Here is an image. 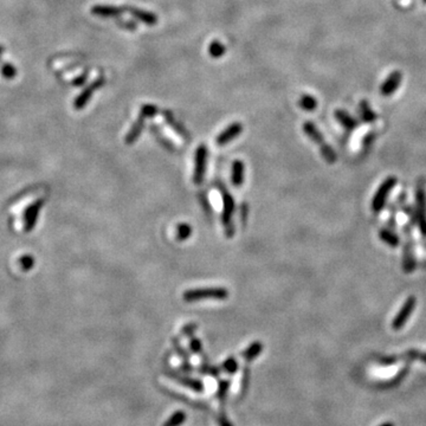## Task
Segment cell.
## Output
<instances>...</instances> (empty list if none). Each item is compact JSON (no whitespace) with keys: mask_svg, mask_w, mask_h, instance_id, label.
<instances>
[{"mask_svg":"<svg viewBox=\"0 0 426 426\" xmlns=\"http://www.w3.org/2000/svg\"><path fill=\"white\" fill-rule=\"evenodd\" d=\"M227 297H229V290L223 286L189 289L183 294L184 301L186 302H197L202 300H226Z\"/></svg>","mask_w":426,"mask_h":426,"instance_id":"cell-1","label":"cell"},{"mask_svg":"<svg viewBox=\"0 0 426 426\" xmlns=\"http://www.w3.org/2000/svg\"><path fill=\"white\" fill-rule=\"evenodd\" d=\"M303 130H304V133L307 134V135L309 136V138L312 139V140L314 141L318 147H320L321 154H322V157L325 158V160L328 163L336 162V159H337L336 153L334 152V149L331 148V146H328V143L326 142L325 138H323L322 133H321L320 130L317 129V127H316L314 123L310 122V121L304 122Z\"/></svg>","mask_w":426,"mask_h":426,"instance_id":"cell-2","label":"cell"},{"mask_svg":"<svg viewBox=\"0 0 426 426\" xmlns=\"http://www.w3.org/2000/svg\"><path fill=\"white\" fill-rule=\"evenodd\" d=\"M221 193V199H223V213H221V221H223L225 235L227 238H231L235 235V226L232 223V216L235 212V200L234 197L230 194V192L223 186L219 185Z\"/></svg>","mask_w":426,"mask_h":426,"instance_id":"cell-3","label":"cell"},{"mask_svg":"<svg viewBox=\"0 0 426 426\" xmlns=\"http://www.w3.org/2000/svg\"><path fill=\"white\" fill-rule=\"evenodd\" d=\"M395 184H396V179L394 176H390V178L386 179L384 183L380 185V187L378 189L376 194H374L373 200H372V210H373L374 212L378 213L382 210V207H384L386 203V199H387V195L390 194L391 191H392L393 187L395 186Z\"/></svg>","mask_w":426,"mask_h":426,"instance_id":"cell-4","label":"cell"},{"mask_svg":"<svg viewBox=\"0 0 426 426\" xmlns=\"http://www.w3.org/2000/svg\"><path fill=\"white\" fill-rule=\"evenodd\" d=\"M416 214L417 223L423 236H426V192L423 185H418L416 189Z\"/></svg>","mask_w":426,"mask_h":426,"instance_id":"cell-5","label":"cell"},{"mask_svg":"<svg viewBox=\"0 0 426 426\" xmlns=\"http://www.w3.org/2000/svg\"><path fill=\"white\" fill-rule=\"evenodd\" d=\"M207 148L205 144H200L195 151L194 172H193V183L200 185L204 180L206 171V160H207Z\"/></svg>","mask_w":426,"mask_h":426,"instance_id":"cell-6","label":"cell"},{"mask_svg":"<svg viewBox=\"0 0 426 426\" xmlns=\"http://www.w3.org/2000/svg\"><path fill=\"white\" fill-rule=\"evenodd\" d=\"M104 83H106V79H104V77H98V79H95V81H94L92 84L88 85V87L85 88V89L83 90L81 94H79V97L75 100V102H74L75 108L82 109L83 107L87 106V103L89 102L90 98H92L93 93L96 92L97 89H100Z\"/></svg>","mask_w":426,"mask_h":426,"instance_id":"cell-7","label":"cell"},{"mask_svg":"<svg viewBox=\"0 0 426 426\" xmlns=\"http://www.w3.org/2000/svg\"><path fill=\"white\" fill-rule=\"evenodd\" d=\"M401 81H403V74H401L399 70L392 71L390 75L387 76V79H385L384 83L381 84V88H380V93H381L382 96L385 97H388V96H392L396 90L399 89L400 87Z\"/></svg>","mask_w":426,"mask_h":426,"instance_id":"cell-8","label":"cell"},{"mask_svg":"<svg viewBox=\"0 0 426 426\" xmlns=\"http://www.w3.org/2000/svg\"><path fill=\"white\" fill-rule=\"evenodd\" d=\"M417 300L414 296L407 297L406 301L404 302L403 307H401L400 312L398 313V315L395 316L394 321H393V328L399 329L401 328L406 323V321L409 320V317L411 316L412 312H413L414 307H416Z\"/></svg>","mask_w":426,"mask_h":426,"instance_id":"cell-9","label":"cell"},{"mask_svg":"<svg viewBox=\"0 0 426 426\" xmlns=\"http://www.w3.org/2000/svg\"><path fill=\"white\" fill-rule=\"evenodd\" d=\"M243 132V125L240 122H234L232 125H230L229 127L225 128V129L219 134L216 138V144L217 146H225V144L230 143L232 140H235L236 138L240 135V133Z\"/></svg>","mask_w":426,"mask_h":426,"instance_id":"cell-10","label":"cell"},{"mask_svg":"<svg viewBox=\"0 0 426 426\" xmlns=\"http://www.w3.org/2000/svg\"><path fill=\"white\" fill-rule=\"evenodd\" d=\"M126 11V7L112 6V5H95L92 7V13L94 16L102 18L119 17Z\"/></svg>","mask_w":426,"mask_h":426,"instance_id":"cell-11","label":"cell"},{"mask_svg":"<svg viewBox=\"0 0 426 426\" xmlns=\"http://www.w3.org/2000/svg\"><path fill=\"white\" fill-rule=\"evenodd\" d=\"M126 11H128L135 19L147 25H155L158 23V16L153 12L138 9V7H126Z\"/></svg>","mask_w":426,"mask_h":426,"instance_id":"cell-12","label":"cell"},{"mask_svg":"<svg viewBox=\"0 0 426 426\" xmlns=\"http://www.w3.org/2000/svg\"><path fill=\"white\" fill-rule=\"evenodd\" d=\"M168 376L172 378L174 381L178 382V384L186 386V387L191 388V390L195 391V392H203L204 391V385L200 380L193 379V378L189 377H181L178 373H170Z\"/></svg>","mask_w":426,"mask_h":426,"instance_id":"cell-13","label":"cell"},{"mask_svg":"<svg viewBox=\"0 0 426 426\" xmlns=\"http://www.w3.org/2000/svg\"><path fill=\"white\" fill-rule=\"evenodd\" d=\"M244 163L242 160H235L232 163L231 172V183L234 186L239 187L244 183Z\"/></svg>","mask_w":426,"mask_h":426,"instance_id":"cell-14","label":"cell"},{"mask_svg":"<svg viewBox=\"0 0 426 426\" xmlns=\"http://www.w3.org/2000/svg\"><path fill=\"white\" fill-rule=\"evenodd\" d=\"M162 116H163V119H165V121L173 128L174 132H175L176 134H179L180 136H183L184 139H189V133H187V130L185 129V127L183 125H180V123L176 121L175 117L173 116L172 112L168 111V110H163Z\"/></svg>","mask_w":426,"mask_h":426,"instance_id":"cell-15","label":"cell"},{"mask_svg":"<svg viewBox=\"0 0 426 426\" xmlns=\"http://www.w3.org/2000/svg\"><path fill=\"white\" fill-rule=\"evenodd\" d=\"M335 119L340 122V125L344 126L347 130H353L358 126V121L354 117H352L347 111L341 110V109L335 110Z\"/></svg>","mask_w":426,"mask_h":426,"instance_id":"cell-16","label":"cell"},{"mask_svg":"<svg viewBox=\"0 0 426 426\" xmlns=\"http://www.w3.org/2000/svg\"><path fill=\"white\" fill-rule=\"evenodd\" d=\"M416 268V259H414L413 248H412L411 242H407L404 250V270L405 272L413 271Z\"/></svg>","mask_w":426,"mask_h":426,"instance_id":"cell-17","label":"cell"},{"mask_svg":"<svg viewBox=\"0 0 426 426\" xmlns=\"http://www.w3.org/2000/svg\"><path fill=\"white\" fill-rule=\"evenodd\" d=\"M144 121H146V119L139 116V119L136 120L135 123H134L133 127L130 128L129 133H128V135L126 136V142H127L128 144H132L136 140H138V138L140 136V134L142 133V129H143V127H144Z\"/></svg>","mask_w":426,"mask_h":426,"instance_id":"cell-18","label":"cell"},{"mask_svg":"<svg viewBox=\"0 0 426 426\" xmlns=\"http://www.w3.org/2000/svg\"><path fill=\"white\" fill-rule=\"evenodd\" d=\"M263 350V345L259 341H254L253 344L249 346L246 349H244L242 352V356L245 361H252L254 358H257Z\"/></svg>","mask_w":426,"mask_h":426,"instance_id":"cell-19","label":"cell"},{"mask_svg":"<svg viewBox=\"0 0 426 426\" xmlns=\"http://www.w3.org/2000/svg\"><path fill=\"white\" fill-rule=\"evenodd\" d=\"M299 106L305 111H313L317 108V100H316L314 96L304 94V95H302L300 97Z\"/></svg>","mask_w":426,"mask_h":426,"instance_id":"cell-20","label":"cell"},{"mask_svg":"<svg viewBox=\"0 0 426 426\" xmlns=\"http://www.w3.org/2000/svg\"><path fill=\"white\" fill-rule=\"evenodd\" d=\"M379 237L382 242H385L387 245H390L391 248H396V246L399 245V243H400V239H399L398 236L393 234V232H391L390 230L387 229L380 230Z\"/></svg>","mask_w":426,"mask_h":426,"instance_id":"cell-21","label":"cell"},{"mask_svg":"<svg viewBox=\"0 0 426 426\" xmlns=\"http://www.w3.org/2000/svg\"><path fill=\"white\" fill-rule=\"evenodd\" d=\"M192 235V226L187 223H180L176 225L175 229V237L176 240L179 242H184V240L189 239Z\"/></svg>","mask_w":426,"mask_h":426,"instance_id":"cell-22","label":"cell"},{"mask_svg":"<svg viewBox=\"0 0 426 426\" xmlns=\"http://www.w3.org/2000/svg\"><path fill=\"white\" fill-rule=\"evenodd\" d=\"M361 111V116H363V121L366 122H373L377 120V114L373 111V109L369 107L368 102L367 101H361L360 102V106H359Z\"/></svg>","mask_w":426,"mask_h":426,"instance_id":"cell-23","label":"cell"},{"mask_svg":"<svg viewBox=\"0 0 426 426\" xmlns=\"http://www.w3.org/2000/svg\"><path fill=\"white\" fill-rule=\"evenodd\" d=\"M226 52V47L221 42L213 41L208 47V53L213 58H221L224 53Z\"/></svg>","mask_w":426,"mask_h":426,"instance_id":"cell-24","label":"cell"},{"mask_svg":"<svg viewBox=\"0 0 426 426\" xmlns=\"http://www.w3.org/2000/svg\"><path fill=\"white\" fill-rule=\"evenodd\" d=\"M0 74L5 79H13L17 76V69L12 63L6 62V63H2L1 66H0Z\"/></svg>","mask_w":426,"mask_h":426,"instance_id":"cell-25","label":"cell"},{"mask_svg":"<svg viewBox=\"0 0 426 426\" xmlns=\"http://www.w3.org/2000/svg\"><path fill=\"white\" fill-rule=\"evenodd\" d=\"M186 420V413L183 411H178L172 417L168 418L163 426H181Z\"/></svg>","mask_w":426,"mask_h":426,"instance_id":"cell-26","label":"cell"},{"mask_svg":"<svg viewBox=\"0 0 426 426\" xmlns=\"http://www.w3.org/2000/svg\"><path fill=\"white\" fill-rule=\"evenodd\" d=\"M158 114V108L154 104H143L140 109V115L139 116L143 117V119H149V117H154Z\"/></svg>","mask_w":426,"mask_h":426,"instance_id":"cell-27","label":"cell"},{"mask_svg":"<svg viewBox=\"0 0 426 426\" xmlns=\"http://www.w3.org/2000/svg\"><path fill=\"white\" fill-rule=\"evenodd\" d=\"M238 368V363L235 358H229L225 360V363H223V371L225 373H229V374H234L235 372H237Z\"/></svg>","mask_w":426,"mask_h":426,"instance_id":"cell-28","label":"cell"},{"mask_svg":"<svg viewBox=\"0 0 426 426\" xmlns=\"http://www.w3.org/2000/svg\"><path fill=\"white\" fill-rule=\"evenodd\" d=\"M151 130H152L153 133H154V136H155V138H157L159 141H161V143L163 144V146L166 147V148H167V149H172V151H173V149H174V146H173V144L171 143V142L168 141L167 139H166L165 136H163L162 134L159 132V129H158V128L155 127V126H152V127H151Z\"/></svg>","mask_w":426,"mask_h":426,"instance_id":"cell-29","label":"cell"},{"mask_svg":"<svg viewBox=\"0 0 426 426\" xmlns=\"http://www.w3.org/2000/svg\"><path fill=\"white\" fill-rule=\"evenodd\" d=\"M116 24L120 26V28L126 29V30H130V31L136 30V28H138V26H136V24L133 23V21H126V20L121 19V18H117Z\"/></svg>","mask_w":426,"mask_h":426,"instance_id":"cell-30","label":"cell"},{"mask_svg":"<svg viewBox=\"0 0 426 426\" xmlns=\"http://www.w3.org/2000/svg\"><path fill=\"white\" fill-rule=\"evenodd\" d=\"M229 386H230V382L229 381H221V384H219V388H218V392H217V396H218V398L221 399V400H223V399L225 398V395H226L227 391H229Z\"/></svg>","mask_w":426,"mask_h":426,"instance_id":"cell-31","label":"cell"},{"mask_svg":"<svg viewBox=\"0 0 426 426\" xmlns=\"http://www.w3.org/2000/svg\"><path fill=\"white\" fill-rule=\"evenodd\" d=\"M189 347H191V349L194 353H197V354H200V353L203 352L202 342H200V340L195 339V337H192L191 339V341H189Z\"/></svg>","mask_w":426,"mask_h":426,"instance_id":"cell-32","label":"cell"},{"mask_svg":"<svg viewBox=\"0 0 426 426\" xmlns=\"http://www.w3.org/2000/svg\"><path fill=\"white\" fill-rule=\"evenodd\" d=\"M197 328H198V325H195V323H187V325L184 326L183 329H181V334L185 335V336L189 337V336H192L193 333H194L195 329Z\"/></svg>","mask_w":426,"mask_h":426,"instance_id":"cell-33","label":"cell"},{"mask_svg":"<svg viewBox=\"0 0 426 426\" xmlns=\"http://www.w3.org/2000/svg\"><path fill=\"white\" fill-rule=\"evenodd\" d=\"M87 79H88V71L82 74L79 77H77L76 79H74V81H72V85H74V87H81V85H83L85 82H87Z\"/></svg>","mask_w":426,"mask_h":426,"instance_id":"cell-34","label":"cell"},{"mask_svg":"<svg viewBox=\"0 0 426 426\" xmlns=\"http://www.w3.org/2000/svg\"><path fill=\"white\" fill-rule=\"evenodd\" d=\"M200 373L204 374H210V376H217L218 374V369L214 368V367H203L202 369H199Z\"/></svg>","mask_w":426,"mask_h":426,"instance_id":"cell-35","label":"cell"},{"mask_svg":"<svg viewBox=\"0 0 426 426\" xmlns=\"http://www.w3.org/2000/svg\"><path fill=\"white\" fill-rule=\"evenodd\" d=\"M246 218H248V205L243 204L242 208H240V219H242L243 224H245Z\"/></svg>","mask_w":426,"mask_h":426,"instance_id":"cell-36","label":"cell"},{"mask_svg":"<svg viewBox=\"0 0 426 426\" xmlns=\"http://www.w3.org/2000/svg\"><path fill=\"white\" fill-rule=\"evenodd\" d=\"M218 423L221 426H232L231 423L229 422V419H227V418L224 417V416H221L218 418Z\"/></svg>","mask_w":426,"mask_h":426,"instance_id":"cell-37","label":"cell"},{"mask_svg":"<svg viewBox=\"0 0 426 426\" xmlns=\"http://www.w3.org/2000/svg\"><path fill=\"white\" fill-rule=\"evenodd\" d=\"M4 51H5L4 45L0 44V58H1V56H2V53H4Z\"/></svg>","mask_w":426,"mask_h":426,"instance_id":"cell-38","label":"cell"},{"mask_svg":"<svg viewBox=\"0 0 426 426\" xmlns=\"http://www.w3.org/2000/svg\"><path fill=\"white\" fill-rule=\"evenodd\" d=\"M423 2H424V4H426V0H423Z\"/></svg>","mask_w":426,"mask_h":426,"instance_id":"cell-39","label":"cell"}]
</instances>
